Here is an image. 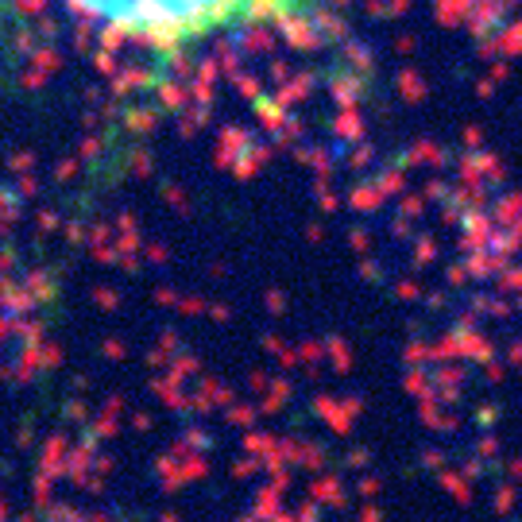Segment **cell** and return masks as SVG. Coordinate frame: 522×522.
I'll return each instance as SVG.
<instances>
[{"mask_svg": "<svg viewBox=\"0 0 522 522\" xmlns=\"http://www.w3.org/2000/svg\"><path fill=\"white\" fill-rule=\"evenodd\" d=\"M97 28L147 55L178 58L209 43L310 24L321 0H70Z\"/></svg>", "mask_w": 522, "mask_h": 522, "instance_id": "cell-1", "label": "cell"}]
</instances>
